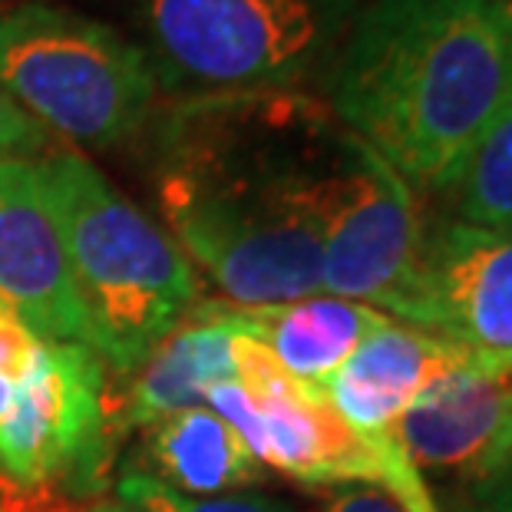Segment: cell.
Masks as SVG:
<instances>
[{
	"label": "cell",
	"instance_id": "obj_1",
	"mask_svg": "<svg viewBox=\"0 0 512 512\" xmlns=\"http://www.w3.org/2000/svg\"><path fill=\"white\" fill-rule=\"evenodd\" d=\"M344 126L311 93L182 96L152 139L159 215L235 308L321 294Z\"/></svg>",
	"mask_w": 512,
	"mask_h": 512
},
{
	"label": "cell",
	"instance_id": "obj_2",
	"mask_svg": "<svg viewBox=\"0 0 512 512\" xmlns=\"http://www.w3.org/2000/svg\"><path fill=\"white\" fill-rule=\"evenodd\" d=\"M512 93V0H367L324 96L407 185L450 192Z\"/></svg>",
	"mask_w": 512,
	"mask_h": 512
},
{
	"label": "cell",
	"instance_id": "obj_3",
	"mask_svg": "<svg viewBox=\"0 0 512 512\" xmlns=\"http://www.w3.org/2000/svg\"><path fill=\"white\" fill-rule=\"evenodd\" d=\"M30 166L90 318L93 351L119 374H136L199 304V275L166 228L139 212L83 152L50 146Z\"/></svg>",
	"mask_w": 512,
	"mask_h": 512
},
{
	"label": "cell",
	"instance_id": "obj_4",
	"mask_svg": "<svg viewBox=\"0 0 512 512\" xmlns=\"http://www.w3.org/2000/svg\"><path fill=\"white\" fill-rule=\"evenodd\" d=\"M172 96L324 83L367 0H113Z\"/></svg>",
	"mask_w": 512,
	"mask_h": 512
},
{
	"label": "cell",
	"instance_id": "obj_5",
	"mask_svg": "<svg viewBox=\"0 0 512 512\" xmlns=\"http://www.w3.org/2000/svg\"><path fill=\"white\" fill-rule=\"evenodd\" d=\"M0 90L40 129L83 149H113L146 129L156 76L136 40L80 10H0Z\"/></svg>",
	"mask_w": 512,
	"mask_h": 512
},
{
	"label": "cell",
	"instance_id": "obj_6",
	"mask_svg": "<svg viewBox=\"0 0 512 512\" xmlns=\"http://www.w3.org/2000/svg\"><path fill=\"white\" fill-rule=\"evenodd\" d=\"M238 380L215 387L205 407L232 423L261 466L304 486H384L410 512H440L394 433L370 437L331 407L321 387L294 380L258 341L235 331Z\"/></svg>",
	"mask_w": 512,
	"mask_h": 512
},
{
	"label": "cell",
	"instance_id": "obj_7",
	"mask_svg": "<svg viewBox=\"0 0 512 512\" xmlns=\"http://www.w3.org/2000/svg\"><path fill=\"white\" fill-rule=\"evenodd\" d=\"M423 245L427 235L410 185L344 129L324 232L321 294L390 311L423 331Z\"/></svg>",
	"mask_w": 512,
	"mask_h": 512
},
{
	"label": "cell",
	"instance_id": "obj_8",
	"mask_svg": "<svg viewBox=\"0 0 512 512\" xmlns=\"http://www.w3.org/2000/svg\"><path fill=\"white\" fill-rule=\"evenodd\" d=\"M110 400L103 357L76 341H47L0 430V470L20 489L90 476L106 463Z\"/></svg>",
	"mask_w": 512,
	"mask_h": 512
},
{
	"label": "cell",
	"instance_id": "obj_9",
	"mask_svg": "<svg viewBox=\"0 0 512 512\" xmlns=\"http://www.w3.org/2000/svg\"><path fill=\"white\" fill-rule=\"evenodd\" d=\"M423 331L512 364V228L440 225L423 245Z\"/></svg>",
	"mask_w": 512,
	"mask_h": 512
},
{
	"label": "cell",
	"instance_id": "obj_10",
	"mask_svg": "<svg viewBox=\"0 0 512 512\" xmlns=\"http://www.w3.org/2000/svg\"><path fill=\"white\" fill-rule=\"evenodd\" d=\"M0 301L43 341L93 347L90 318L30 159H0Z\"/></svg>",
	"mask_w": 512,
	"mask_h": 512
},
{
	"label": "cell",
	"instance_id": "obj_11",
	"mask_svg": "<svg viewBox=\"0 0 512 512\" xmlns=\"http://www.w3.org/2000/svg\"><path fill=\"white\" fill-rule=\"evenodd\" d=\"M512 427V364L470 357L423 390L394 427L413 470L473 483Z\"/></svg>",
	"mask_w": 512,
	"mask_h": 512
},
{
	"label": "cell",
	"instance_id": "obj_12",
	"mask_svg": "<svg viewBox=\"0 0 512 512\" xmlns=\"http://www.w3.org/2000/svg\"><path fill=\"white\" fill-rule=\"evenodd\" d=\"M470 357V351L440 334L387 318L324 384V397L351 427L370 437H387L433 380Z\"/></svg>",
	"mask_w": 512,
	"mask_h": 512
},
{
	"label": "cell",
	"instance_id": "obj_13",
	"mask_svg": "<svg viewBox=\"0 0 512 512\" xmlns=\"http://www.w3.org/2000/svg\"><path fill=\"white\" fill-rule=\"evenodd\" d=\"M238 380L235 324L228 301H199L152 347L119 403V427H152L169 413L205 407L215 387Z\"/></svg>",
	"mask_w": 512,
	"mask_h": 512
},
{
	"label": "cell",
	"instance_id": "obj_14",
	"mask_svg": "<svg viewBox=\"0 0 512 512\" xmlns=\"http://www.w3.org/2000/svg\"><path fill=\"white\" fill-rule=\"evenodd\" d=\"M238 334L258 341L294 380L321 387L341 370L364 337L387 321L367 304L311 294V298L261 304V308H235L228 304Z\"/></svg>",
	"mask_w": 512,
	"mask_h": 512
},
{
	"label": "cell",
	"instance_id": "obj_15",
	"mask_svg": "<svg viewBox=\"0 0 512 512\" xmlns=\"http://www.w3.org/2000/svg\"><path fill=\"white\" fill-rule=\"evenodd\" d=\"M143 460V473L185 496H222L252 483L261 470L238 430L209 407L169 413L146 427Z\"/></svg>",
	"mask_w": 512,
	"mask_h": 512
},
{
	"label": "cell",
	"instance_id": "obj_16",
	"mask_svg": "<svg viewBox=\"0 0 512 512\" xmlns=\"http://www.w3.org/2000/svg\"><path fill=\"white\" fill-rule=\"evenodd\" d=\"M456 192H460V222L512 228V93L479 136Z\"/></svg>",
	"mask_w": 512,
	"mask_h": 512
},
{
	"label": "cell",
	"instance_id": "obj_17",
	"mask_svg": "<svg viewBox=\"0 0 512 512\" xmlns=\"http://www.w3.org/2000/svg\"><path fill=\"white\" fill-rule=\"evenodd\" d=\"M119 499L143 512H294L281 499L265 493H248V489H235V493L222 496H185L143 470L123 473V479H119Z\"/></svg>",
	"mask_w": 512,
	"mask_h": 512
},
{
	"label": "cell",
	"instance_id": "obj_18",
	"mask_svg": "<svg viewBox=\"0 0 512 512\" xmlns=\"http://www.w3.org/2000/svg\"><path fill=\"white\" fill-rule=\"evenodd\" d=\"M43 344L47 341L34 328H27V321L17 311H10L0 301V430H4L10 410H14L20 384L37 367Z\"/></svg>",
	"mask_w": 512,
	"mask_h": 512
},
{
	"label": "cell",
	"instance_id": "obj_19",
	"mask_svg": "<svg viewBox=\"0 0 512 512\" xmlns=\"http://www.w3.org/2000/svg\"><path fill=\"white\" fill-rule=\"evenodd\" d=\"M50 133L40 129L10 96L0 90V159H37L47 152Z\"/></svg>",
	"mask_w": 512,
	"mask_h": 512
},
{
	"label": "cell",
	"instance_id": "obj_20",
	"mask_svg": "<svg viewBox=\"0 0 512 512\" xmlns=\"http://www.w3.org/2000/svg\"><path fill=\"white\" fill-rule=\"evenodd\" d=\"M473 496L479 509L486 512H512V427L499 440L496 453L489 456L486 466L473 479Z\"/></svg>",
	"mask_w": 512,
	"mask_h": 512
},
{
	"label": "cell",
	"instance_id": "obj_21",
	"mask_svg": "<svg viewBox=\"0 0 512 512\" xmlns=\"http://www.w3.org/2000/svg\"><path fill=\"white\" fill-rule=\"evenodd\" d=\"M324 512H410V509L384 486L351 483L337 489L328 499V506H324Z\"/></svg>",
	"mask_w": 512,
	"mask_h": 512
},
{
	"label": "cell",
	"instance_id": "obj_22",
	"mask_svg": "<svg viewBox=\"0 0 512 512\" xmlns=\"http://www.w3.org/2000/svg\"><path fill=\"white\" fill-rule=\"evenodd\" d=\"M30 493H37V489H20L17 486V496L0 493V512H34V509H43V503L30 499Z\"/></svg>",
	"mask_w": 512,
	"mask_h": 512
},
{
	"label": "cell",
	"instance_id": "obj_23",
	"mask_svg": "<svg viewBox=\"0 0 512 512\" xmlns=\"http://www.w3.org/2000/svg\"><path fill=\"white\" fill-rule=\"evenodd\" d=\"M86 512H143V509L129 506V503H123V499H113V503H96V506H90Z\"/></svg>",
	"mask_w": 512,
	"mask_h": 512
},
{
	"label": "cell",
	"instance_id": "obj_24",
	"mask_svg": "<svg viewBox=\"0 0 512 512\" xmlns=\"http://www.w3.org/2000/svg\"><path fill=\"white\" fill-rule=\"evenodd\" d=\"M466 512H486V509H479V506H476V509H466Z\"/></svg>",
	"mask_w": 512,
	"mask_h": 512
}]
</instances>
